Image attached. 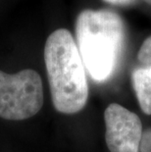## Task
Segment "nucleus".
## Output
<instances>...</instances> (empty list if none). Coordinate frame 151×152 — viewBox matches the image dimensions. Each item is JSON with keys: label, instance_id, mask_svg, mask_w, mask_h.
<instances>
[{"label": "nucleus", "instance_id": "1", "mask_svg": "<svg viewBox=\"0 0 151 152\" xmlns=\"http://www.w3.org/2000/svg\"><path fill=\"white\" fill-rule=\"evenodd\" d=\"M44 62L54 108L63 114L82 111L88 98L85 67L68 30L59 28L48 37Z\"/></svg>", "mask_w": 151, "mask_h": 152}, {"label": "nucleus", "instance_id": "5", "mask_svg": "<svg viewBox=\"0 0 151 152\" xmlns=\"http://www.w3.org/2000/svg\"><path fill=\"white\" fill-rule=\"evenodd\" d=\"M131 80L140 109L146 115H151V66L136 69Z\"/></svg>", "mask_w": 151, "mask_h": 152}, {"label": "nucleus", "instance_id": "2", "mask_svg": "<svg viewBox=\"0 0 151 152\" xmlns=\"http://www.w3.org/2000/svg\"><path fill=\"white\" fill-rule=\"evenodd\" d=\"M77 45L89 76L105 82L116 69L126 28L122 18L108 10H85L76 23Z\"/></svg>", "mask_w": 151, "mask_h": 152}, {"label": "nucleus", "instance_id": "4", "mask_svg": "<svg viewBox=\"0 0 151 152\" xmlns=\"http://www.w3.org/2000/svg\"><path fill=\"white\" fill-rule=\"evenodd\" d=\"M105 140L110 152H139L142 138L140 119L120 104H110L104 112Z\"/></svg>", "mask_w": 151, "mask_h": 152}, {"label": "nucleus", "instance_id": "3", "mask_svg": "<svg viewBox=\"0 0 151 152\" xmlns=\"http://www.w3.org/2000/svg\"><path fill=\"white\" fill-rule=\"evenodd\" d=\"M43 105V86L36 71H0V117L10 121L31 118Z\"/></svg>", "mask_w": 151, "mask_h": 152}, {"label": "nucleus", "instance_id": "9", "mask_svg": "<svg viewBox=\"0 0 151 152\" xmlns=\"http://www.w3.org/2000/svg\"><path fill=\"white\" fill-rule=\"evenodd\" d=\"M145 1H146L147 3H149V4L151 5V0H145Z\"/></svg>", "mask_w": 151, "mask_h": 152}, {"label": "nucleus", "instance_id": "6", "mask_svg": "<svg viewBox=\"0 0 151 152\" xmlns=\"http://www.w3.org/2000/svg\"><path fill=\"white\" fill-rule=\"evenodd\" d=\"M139 61L145 66H151V35L144 40L137 53Z\"/></svg>", "mask_w": 151, "mask_h": 152}, {"label": "nucleus", "instance_id": "7", "mask_svg": "<svg viewBox=\"0 0 151 152\" xmlns=\"http://www.w3.org/2000/svg\"><path fill=\"white\" fill-rule=\"evenodd\" d=\"M140 152H151V128L142 132V138L140 142Z\"/></svg>", "mask_w": 151, "mask_h": 152}, {"label": "nucleus", "instance_id": "8", "mask_svg": "<svg viewBox=\"0 0 151 152\" xmlns=\"http://www.w3.org/2000/svg\"><path fill=\"white\" fill-rule=\"evenodd\" d=\"M104 1L111 3V4H114V5H127V4L133 3L134 0H104Z\"/></svg>", "mask_w": 151, "mask_h": 152}]
</instances>
